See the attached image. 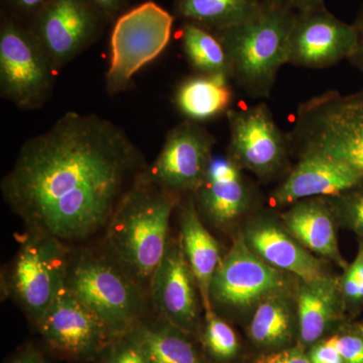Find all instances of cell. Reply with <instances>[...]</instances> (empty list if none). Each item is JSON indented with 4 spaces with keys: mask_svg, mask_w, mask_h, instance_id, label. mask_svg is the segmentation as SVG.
I'll return each mask as SVG.
<instances>
[{
    "mask_svg": "<svg viewBox=\"0 0 363 363\" xmlns=\"http://www.w3.org/2000/svg\"><path fill=\"white\" fill-rule=\"evenodd\" d=\"M290 293L278 294L255 306L248 335L253 343L264 348L281 350L292 341L295 311Z\"/></svg>",
    "mask_w": 363,
    "mask_h": 363,
    "instance_id": "obj_24",
    "label": "cell"
},
{
    "mask_svg": "<svg viewBox=\"0 0 363 363\" xmlns=\"http://www.w3.org/2000/svg\"><path fill=\"white\" fill-rule=\"evenodd\" d=\"M297 289V323L303 346L319 342L336 322L345 316L338 277L300 281Z\"/></svg>",
    "mask_w": 363,
    "mask_h": 363,
    "instance_id": "obj_21",
    "label": "cell"
},
{
    "mask_svg": "<svg viewBox=\"0 0 363 363\" xmlns=\"http://www.w3.org/2000/svg\"><path fill=\"white\" fill-rule=\"evenodd\" d=\"M248 247L269 266L310 281L331 276L326 264L306 250L283 226L267 217L248 222L242 231Z\"/></svg>",
    "mask_w": 363,
    "mask_h": 363,
    "instance_id": "obj_17",
    "label": "cell"
},
{
    "mask_svg": "<svg viewBox=\"0 0 363 363\" xmlns=\"http://www.w3.org/2000/svg\"><path fill=\"white\" fill-rule=\"evenodd\" d=\"M308 357L313 363H345L339 351L328 339L315 343Z\"/></svg>",
    "mask_w": 363,
    "mask_h": 363,
    "instance_id": "obj_33",
    "label": "cell"
},
{
    "mask_svg": "<svg viewBox=\"0 0 363 363\" xmlns=\"http://www.w3.org/2000/svg\"><path fill=\"white\" fill-rule=\"evenodd\" d=\"M56 71L30 26L1 11L0 95L23 111L42 108Z\"/></svg>",
    "mask_w": 363,
    "mask_h": 363,
    "instance_id": "obj_6",
    "label": "cell"
},
{
    "mask_svg": "<svg viewBox=\"0 0 363 363\" xmlns=\"http://www.w3.org/2000/svg\"><path fill=\"white\" fill-rule=\"evenodd\" d=\"M65 243L26 231L9 269L6 292L35 325L66 286L70 255Z\"/></svg>",
    "mask_w": 363,
    "mask_h": 363,
    "instance_id": "obj_7",
    "label": "cell"
},
{
    "mask_svg": "<svg viewBox=\"0 0 363 363\" xmlns=\"http://www.w3.org/2000/svg\"><path fill=\"white\" fill-rule=\"evenodd\" d=\"M50 0H1V11L30 25Z\"/></svg>",
    "mask_w": 363,
    "mask_h": 363,
    "instance_id": "obj_31",
    "label": "cell"
},
{
    "mask_svg": "<svg viewBox=\"0 0 363 363\" xmlns=\"http://www.w3.org/2000/svg\"><path fill=\"white\" fill-rule=\"evenodd\" d=\"M180 208V241L184 255L197 281L205 313L212 311L210 286L222 259L218 241L205 227L204 222L196 206L194 195L179 204Z\"/></svg>",
    "mask_w": 363,
    "mask_h": 363,
    "instance_id": "obj_20",
    "label": "cell"
},
{
    "mask_svg": "<svg viewBox=\"0 0 363 363\" xmlns=\"http://www.w3.org/2000/svg\"><path fill=\"white\" fill-rule=\"evenodd\" d=\"M281 219L284 228L306 250L341 269L348 266L339 248L336 231L339 224L330 198H310L294 203Z\"/></svg>",
    "mask_w": 363,
    "mask_h": 363,
    "instance_id": "obj_19",
    "label": "cell"
},
{
    "mask_svg": "<svg viewBox=\"0 0 363 363\" xmlns=\"http://www.w3.org/2000/svg\"><path fill=\"white\" fill-rule=\"evenodd\" d=\"M66 286L104 322L113 339L140 323L147 290L109 252L70 257Z\"/></svg>",
    "mask_w": 363,
    "mask_h": 363,
    "instance_id": "obj_5",
    "label": "cell"
},
{
    "mask_svg": "<svg viewBox=\"0 0 363 363\" xmlns=\"http://www.w3.org/2000/svg\"><path fill=\"white\" fill-rule=\"evenodd\" d=\"M286 6L297 9L298 13L323 6V0H285Z\"/></svg>",
    "mask_w": 363,
    "mask_h": 363,
    "instance_id": "obj_36",
    "label": "cell"
},
{
    "mask_svg": "<svg viewBox=\"0 0 363 363\" xmlns=\"http://www.w3.org/2000/svg\"><path fill=\"white\" fill-rule=\"evenodd\" d=\"M339 351L345 363H363V336L350 328L327 338Z\"/></svg>",
    "mask_w": 363,
    "mask_h": 363,
    "instance_id": "obj_30",
    "label": "cell"
},
{
    "mask_svg": "<svg viewBox=\"0 0 363 363\" xmlns=\"http://www.w3.org/2000/svg\"><path fill=\"white\" fill-rule=\"evenodd\" d=\"M255 363H313L301 348H283L260 355Z\"/></svg>",
    "mask_w": 363,
    "mask_h": 363,
    "instance_id": "obj_32",
    "label": "cell"
},
{
    "mask_svg": "<svg viewBox=\"0 0 363 363\" xmlns=\"http://www.w3.org/2000/svg\"><path fill=\"white\" fill-rule=\"evenodd\" d=\"M11 363H45L40 353L33 350H26L18 355Z\"/></svg>",
    "mask_w": 363,
    "mask_h": 363,
    "instance_id": "obj_37",
    "label": "cell"
},
{
    "mask_svg": "<svg viewBox=\"0 0 363 363\" xmlns=\"http://www.w3.org/2000/svg\"><path fill=\"white\" fill-rule=\"evenodd\" d=\"M291 152L350 164L363 174V89L326 91L298 105L288 135Z\"/></svg>",
    "mask_w": 363,
    "mask_h": 363,
    "instance_id": "obj_4",
    "label": "cell"
},
{
    "mask_svg": "<svg viewBox=\"0 0 363 363\" xmlns=\"http://www.w3.org/2000/svg\"><path fill=\"white\" fill-rule=\"evenodd\" d=\"M214 136L186 119L167 133L160 154L143 179L176 194H195L213 160Z\"/></svg>",
    "mask_w": 363,
    "mask_h": 363,
    "instance_id": "obj_11",
    "label": "cell"
},
{
    "mask_svg": "<svg viewBox=\"0 0 363 363\" xmlns=\"http://www.w3.org/2000/svg\"><path fill=\"white\" fill-rule=\"evenodd\" d=\"M357 47L354 25H348L323 6L296 14L288 64L309 69L328 68L350 60Z\"/></svg>",
    "mask_w": 363,
    "mask_h": 363,
    "instance_id": "obj_13",
    "label": "cell"
},
{
    "mask_svg": "<svg viewBox=\"0 0 363 363\" xmlns=\"http://www.w3.org/2000/svg\"><path fill=\"white\" fill-rule=\"evenodd\" d=\"M181 43L189 63L203 75L233 79L230 62L220 40L211 30L193 23H184Z\"/></svg>",
    "mask_w": 363,
    "mask_h": 363,
    "instance_id": "obj_25",
    "label": "cell"
},
{
    "mask_svg": "<svg viewBox=\"0 0 363 363\" xmlns=\"http://www.w3.org/2000/svg\"><path fill=\"white\" fill-rule=\"evenodd\" d=\"M291 279L286 272L274 269L252 252L242 231L234 238L210 286V300L233 310H247L260 301L290 293Z\"/></svg>",
    "mask_w": 363,
    "mask_h": 363,
    "instance_id": "obj_9",
    "label": "cell"
},
{
    "mask_svg": "<svg viewBox=\"0 0 363 363\" xmlns=\"http://www.w3.org/2000/svg\"><path fill=\"white\" fill-rule=\"evenodd\" d=\"M338 224L363 238V181L336 197H329Z\"/></svg>",
    "mask_w": 363,
    "mask_h": 363,
    "instance_id": "obj_28",
    "label": "cell"
},
{
    "mask_svg": "<svg viewBox=\"0 0 363 363\" xmlns=\"http://www.w3.org/2000/svg\"><path fill=\"white\" fill-rule=\"evenodd\" d=\"M351 328L354 329L355 331H357L358 333L362 334L363 336V322L351 325Z\"/></svg>",
    "mask_w": 363,
    "mask_h": 363,
    "instance_id": "obj_38",
    "label": "cell"
},
{
    "mask_svg": "<svg viewBox=\"0 0 363 363\" xmlns=\"http://www.w3.org/2000/svg\"><path fill=\"white\" fill-rule=\"evenodd\" d=\"M229 126L228 157L260 179L276 176L288 162V136L277 125L264 104L226 112Z\"/></svg>",
    "mask_w": 363,
    "mask_h": 363,
    "instance_id": "obj_12",
    "label": "cell"
},
{
    "mask_svg": "<svg viewBox=\"0 0 363 363\" xmlns=\"http://www.w3.org/2000/svg\"><path fill=\"white\" fill-rule=\"evenodd\" d=\"M149 363H203L185 332L167 323L136 327Z\"/></svg>",
    "mask_w": 363,
    "mask_h": 363,
    "instance_id": "obj_26",
    "label": "cell"
},
{
    "mask_svg": "<svg viewBox=\"0 0 363 363\" xmlns=\"http://www.w3.org/2000/svg\"><path fill=\"white\" fill-rule=\"evenodd\" d=\"M203 341L210 355L219 362L233 359L240 350L235 331L214 310L205 313Z\"/></svg>",
    "mask_w": 363,
    "mask_h": 363,
    "instance_id": "obj_27",
    "label": "cell"
},
{
    "mask_svg": "<svg viewBox=\"0 0 363 363\" xmlns=\"http://www.w3.org/2000/svg\"><path fill=\"white\" fill-rule=\"evenodd\" d=\"M174 16L154 1L128 9L114 21L111 62L105 75L109 96L128 90L136 73L157 59L171 40Z\"/></svg>",
    "mask_w": 363,
    "mask_h": 363,
    "instance_id": "obj_8",
    "label": "cell"
},
{
    "mask_svg": "<svg viewBox=\"0 0 363 363\" xmlns=\"http://www.w3.org/2000/svg\"><path fill=\"white\" fill-rule=\"evenodd\" d=\"M182 195L145 181L125 195L105 228L107 250L145 289L169 247V222Z\"/></svg>",
    "mask_w": 363,
    "mask_h": 363,
    "instance_id": "obj_2",
    "label": "cell"
},
{
    "mask_svg": "<svg viewBox=\"0 0 363 363\" xmlns=\"http://www.w3.org/2000/svg\"><path fill=\"white\" fill-rule=\"evenodd\" d=\"M136 327L114 338L105 363H149Z\"/></svg>",
    "mask_w": 363,
    "mask_h": 363,
    "instance_id": "obj_29",
    "label": "cell"
},
{
    "mask_svg": "<svg viewBox=\"0 0 363 363\" xmlns=\"http://www.w3.org/2000/svg\"><path fill=\"white\" fill-rule=\"evenodd\" d=\"M230 79L224 76L200 75L184 80L174 96L179 112L194 123L209 121L230 109L233 92Z\"/></svg>",
    "mask_w": 363,
    "mask_h": 363,
    "instance_id": "obj_22",
    "label": "cell"
},
{
    "mask_svg": "<svg viewBox=\"0 0 363 363\" xmlns=\"http://www.w3.org/2000/svg\"><path fill=\"white\" fill-rule=\"evenodd\" d=\"M147 167L121 126L68 111L23 143L0 187L28 231L68 245L105 231Z\"/></svg>",
    "mask_w": 363,
    "mask_h": 363,
    "instance_id": "obj_1",
    "label": "cell"
},
{
    "mask_svg": "<svg viewBox=\"0 0 363 363\" xmlns=\"http://www.w3.org/2000/svg\"><path fill=\"white\" fill-rule=\"evenodd\" d=\"M107 23L90 0H50L28 26L59 73L101 37Z\"/></svg>",
    "mask_w": 363,
    "mask_h": 363,
    "instance_id": "obj_10",
    "label": "cell"
},
{
    "mask_svg": "<svg viewBox=\"0 0 363 363\" xmlns=\"http://www.w3.org/2000/svg\"><path fill=\"white\" fill-rule=\"evenodd\" d=\"M357 32V47L350 61L363 74V9L354 23Z\"/></svg>",
    "mask_w": 363,
    "mask_h": 363,
    "instance_id": "obj_35",
    "label": "cell"
},
{
    "mask_svg": "<svg viewBox=\"0 0 363 363\" xmlns=\"http://www.w3.org/2000/svg\"><path fill=\"white\" fill-rule=\"evenodd\" d=\"M264 1L269 2V4H277V2H283L285 0H264Z\"/></svg>",
    "mask_w": 363,
    "mask_h": 363,
    "instance_id": "obj_39",
    "label": "cell"
},
{
    "mask_svg": "<svg viewBox=\"0 0 363 363\" xmlns=\"http://www.w3.org/2000/svg\"><path fill=\"white\" fill-rule=\"evenodd\" d=\"M37 327L52 350L75 359L94 357L113 339L104 322L67 286Z\"/></svg>",
    "mask_w": 363,
    "mask_h": 363,
    "instance_id": "obj_14",
    "label": "cell"
},
{
    "mask_svg": "<svg viewBox=\"0 0 363 363\" xmlns=\"http://www.w3.org/2000/svg\"><path fill=\"white\" fill-rule=\"evenodd\" d=\"M193 195L200 215L220 229L247 213L253 197L242 169L229 157H213L204 183Z\"/></svg>",
    "mask_w": 363,
    "mask_h": 363,
    "instance_id": "obj_16",
    "label": "cell"
},
{
    "mask_svg": "<svg viewBox=\"0 0 363 363\" xmlns=\"http://www.w3.org/2000/svg\"><path fill=\"white\" fill-rule=\"evenodd\" d=\"M90 1L111 23H114L118 16L125 13V9L133 0H90Z\"/></svg>",
    "mask_w": 363,
    "mask_h": 363,
    "instance_id": "obj_34",
    "label": "cell"
},
{
    "mask_svg": "<svg viewBox=\"0 0 363 363\" xmlns=\"http://www.w3.org/2000/svg\"><path fill=\"white\" fill-rule=\"evenodd\" d=\"M362 181V172L350 164L321 157H303L274 191L272 200L286 206L310 198L336 197Z\"/></svg>",
    "mask_w": 363,
    "mask_h": 363,
    "instance_id": "obj_18",
    "label": "cell"
},
{
    "mask_svg": "<svg viewBox=\"0 0 363 363\" xmlns=\"http://www.w3.org/2000/svg\"><path fill=\"white\" fill-rule=\"evenodd\" d=\"M262 6L259 0H175L174 14L185 23L218 32L252 20Z\"/></svg>",
    "mask_w": 363,
    "mask_h": 363,
    "instance_id": "obj_23",
    "label": "cell"
},
{
    "mask_svg": "<svg viewBox=\"0 0 363 363\" xmlns=\"http://www.w3.org/2000/svg\"><path fill=\"white\" fill-rule=\"evenodd\" d=\"M296 14L285 1H264L262 11L241 25L213 32L225 49L233 79L250 97H269L281 67L288 64Z\"/></svg>",
    "mask_w": 363,
    "mask_h": 363,
    "instance_id": "obj_3",
    "label": "cell"
},
{
    "mask_svg": "<svg viewBox=\"0 0 363 363\" xmlns=\"http://www.w3.org/2000/svg\"><path fill=\"white\" fill-rule=\"evenodd\" d=\"M149 293L155 309L167 323L185 333L197 330L201 298L180 238L169 240L167 252L150 279Z\"/></svg>",
    "mask_w": 363,
    "mask_h": 363,
    "instance_id": "obj_15",
    "label": "cell"
}]
</instances>
